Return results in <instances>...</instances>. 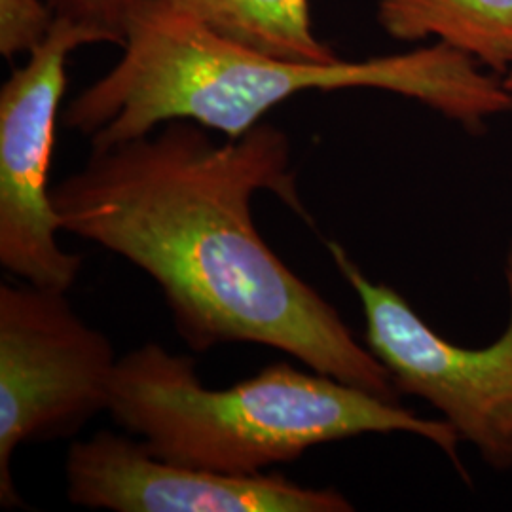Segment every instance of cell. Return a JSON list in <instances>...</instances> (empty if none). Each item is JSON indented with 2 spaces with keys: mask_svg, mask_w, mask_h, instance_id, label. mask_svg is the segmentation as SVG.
Here are the masks:
<instances>
[{
  "mask_svg": "<svg viewBox=\"0 0 512 512\" xmlns=\"http://www.w3.org/2000/svg\"><path fill=\"white\" fill-rule=\"evenodd\" d=\"M209 131L171 120L92 148L86 164L52 186L61 230L145 272L196 353L222 344L268 346L399 403L382 361L256 228L258 192H272L308 219L287 133L262 122L239 139L215 143Z\"/></svg>",
  "mask_w": 512,
  "mask_h": 512,
  "instance_id": "obj_1",
  "label": "cell"
},
{
  "mask_svg": "<svg viewBox=\"0 0 512 512\" xmlns=\"http://www.w3.org/2000/svg\"><path fill=\"white\" fill-rule=\"evenodd\" d=\"M120 48L118 63L63 110V124L92 148L147 135L171 120L239 139L304 92L397 93L467 128L512 110V92L501 80L442 42L363 61H294L219 37L167 0H143Z\"/></svg>",
  "mask_w": 512,
  "mask_h": 512,
  "instance_id": "obj_2",
  "label": "cell"
},
{
  "mask_svg": "<svg viewBox=\"0 0 512 512\" xmlns=\"http://www.w3.org/2000/svg\"><path fill=\"white\" fill-rule=\"evenodd\" d=\"M109 412L156 456L224 475H260L321 444L395 431L431 440L456 461L459 439L448 421L418 418L395 401L291 363L207 389L192 357L152 342L120 357Z\"/></svg>",
  "mask_w": 512,
  "mask_h": 512,
  "instance_id": "obj_3",
  "label": "cell"
},
{
  "mask_svg": "<svg viewBox=\"0 0 512 512\" xmlns=\"http://www.w3.org/2000/svg\"><path fill=\"white\" fill-rule=\"evenodd\" d=\"M118 357L67 293L29 281L0 287V503L21 507L12 459L21 444L65 439L109 412Z\"/></svg>",
  "mask_w": 512,
  "mask_h": 512,
  "instance_id": "obj_4",
  "label": "cell"
},
{
  "mask_svg": "<svg viewBox=\"0 0 512 512\" xmlns=\"http://www.w3.org/2000/svg\"><path fill=\"white\" fill-rule=\"evenodd\" d=\"M103 44L71 19L54 31L0 88V264L21 281L69 293L84 258L61 249L50 167L55 128L74 50Z\"/></svg>",
  "mask_w": 512,
  "mask_h": 512,
  "instance_id": "obj_5",
  "label": "cell"
},
{
  "mask_svg": "<svg viewBox=\"0 0 512 512\" xmlns=\"http://www.w3.org/2000/svg\"><path fill=\"white\" fill-rule=\"evenodd\" d=\"M329 251L361 298L368 349L389 370L399 393L433 404L490 465L512 467V247L509 325L497 342L482 349L444 340L393 287L372 283L342 245L330 241Z\"/></svg>",
  "mask_w": 512,
  "mask_h": 512,
  "instance_id": "obj_6",
  "label": "cell"
},
{
  "mask_svg": "<svg viewBox=\"0 0 512 512\" xmlns=\"http://www.w3.org/2000/svg\"><path fill=\"white\" fill-rule=\"evenodd\" d=\"M67 499L112 512H348L344 495L277 473L224 475L160 458L143 440L99 431L71 444Z\"/></svg>",
  "mask_w": 512,
  "mask_h": 512,
  "instance_id": "obj_7",
  "label": "cell"
},
{
  "mask_svg": "<svg viewBox=\"0 0 512 512\" xmlns=\"http://www.w3.org/2000/svg\"><path fill=\"white\" fill-rule=\"evenodd\" d=\"M385 35L401 42L435 38L480 67H512V0H378Z\"/></svg>",
  "mask_w": 512,
  "mask_h": 512,
  "instance_id": "obj_8",
  "label": "cell"
},
{
  "mask_svg": "<svg viewBox=\"0 0 512 512\" xmlns=\"http://www.w3.org/2000/svg\"><path fill=\"white\" fill-rule=\"evenodd\" d=\"M186 16L245 48L325 63L338 54L317 37L310 0H167Z\"/></svg>",
  "mask_w": 512,
  "mask_h": 512,
  "instance_id": "obj_9",
  "label": "cell"
},
{
  "mask_svg": "<svg viewBox=\"0 0 512 512\" xmlns=\"http://www.w3.org/2000/svg\"><path fill=\"white\" fill-rule=\"evenodd\" d=\"M48 0H0V54L4 59L31 54L54 31Z\"/></svg>",
  "mask_w": 512,
  "mask_h": 512,
  "instance_id": "obj_10",
  "label": "cell"
},
{
  "mask_svg": "<svg viewBox=\"0 0 512 512\" xmlns=\"http://www.w3.org/2000/svg\"><path fill=\"white\" fill-rule=\"evenodd\" d=\"M57 18L90 29L103 44L122 46L126 25L143 0H48Z\"/></svg>",
  "mask_w": 512,
  "mask_h": 512,
  "instance_id": "obj_11",
  "label": "cell"
},
{
  "mask_svg": "<svg viewBox=\"0 0 512 512\" xmlns=\"http://www.w3.org/2000/svg\"><path fill=\"white\" fill-rule=\"evenodd\" d=\"M503 84H505V88H507V90H511L512 92V67L511 71H509V76L503 80Z\"/></svg>",
  "mask_w": 512,
  "mask_h": 512,
  "instance_id": "obj_12",
  "label": "cell"
}]
</instances>
